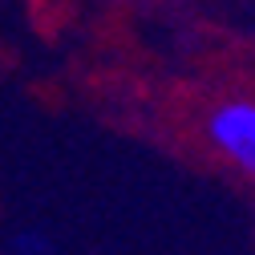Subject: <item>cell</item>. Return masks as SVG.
<instances>
[{
  "label": "cell",
  "mask_w": 255,
  "mask_h": 255,
  "mask_svg": "<svg viewBox=\"0 0 255 255\" xmlns=\"http://www.w3.org/2000/svg\"><path fill=\"white\" fill-rule=\"evenodd\" d=\"M207 138L211 146L235 162L243 174L255 178V102H223L207 114Z\"/></svg>",
  "instance_id": "cell-1"
},
{
  "label": "cell",
  "mask_w": 255,
  "mask_h": 255,
  "mask_svg": "<svg viewBox=\"0 0 255 255\" xmlns=\"http://www.w3.org/2000/svg\"><path fill=\"white\" fill-rule=\"evenodd\" d=\"M8 251L12 255H57V239L41 227H16L8 239Z\"/></svg>",
  "instance_id": "cell-2"
}]
</instances>
